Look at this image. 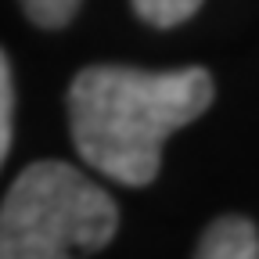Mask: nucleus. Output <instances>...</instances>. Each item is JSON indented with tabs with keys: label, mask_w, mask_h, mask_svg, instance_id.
Masks as SVG:
<instances>
[{
	"label": "nucleus",
	"mask_w": 259,
	"mask_h": 259,
	"mask_svg": "<svg viewBox=\"0 0 259 259\" xmlns=\"http://www.w3.org/2000/svg\"><path fill=\"white\" fill-rule=\"evenodd\" d=\"M212 105L205 69L144 72L126 65H90L69 87L72 144L101 177L144 187L158 177L162 144Z\"/></svg>",
	"instance_id": "obj_1"
},
{
	"label": "nucleus",
	"mask_w": 259,
	"mask_h": 259,
	"mask_svg": "<svg viewBox=\"0 0 259 259\" xmlns=\"http://www.w3.org/2000/svg\"><path fill=\"white\" fill-rule=\"evenodd\" d=\"M119 231L105 187L69 162H32L0 202V259H87Z\"/></svg>",
	"instance_id": "obj_2"
},
{
	"label": "nucleus",
	"mask_w": 259,
	"mask_h": 259,
	"mask_svg": "<svg viewBox=\"0 0 259 259\" xmlns=\"http://www.w3.org/2000/svg\"><path fill=\"white\" fill-rule=\"evenodd\" d=\"M194 259H259V231L245 216H220L205 227Z\"/></svg>",
	"instance_id": "obj_3"
},
{
	"label": "nucleus",
	"mask_w": 259,
	"mask_h": 259,
	"mask_svg": "<svg viewBox=\"0 0 259 259\" xmlns=\"http://www.w3.org/2000/svg\"><path fill=\"white\" fill-rule=\"evenodd\" d=\"M198 8H202V0H134V11L148 25H158V29L187 22Z\"/></svg>",
	"instance_id": "obj_4"
},
{
	"label": "nucleus",
	"mask_w": 259,
	"mask_h": 259,
	"mask_svg": "<svg viewBox=\"0 0 259 259\" xmlns=\"http://www.w3.org/2000/svg\"><path fill=\"white\" fill-rule=\"evenodd\" d=\"M22 11L29 15L32 25H40V29H61V25H69L79 11L83 0H18Z\"/></svg>",
	"instance_id": "obj_5"
},
{
	"label": "nucleus",
	"mask_w": 259,
	"mask_h": 259,
	"mask_svg": "<svg viewBox=\"0 0 259 259\" xmlns=\"http://www.w3.org/2000/svg\"><path fill=\"white\" fill-rule=\"evenodd\" d=\"M11 108H15V90H11V65L0 51V166L11 151Z\"/></svg>",
	"instance_id": "obj_6"
}]
</instances>
